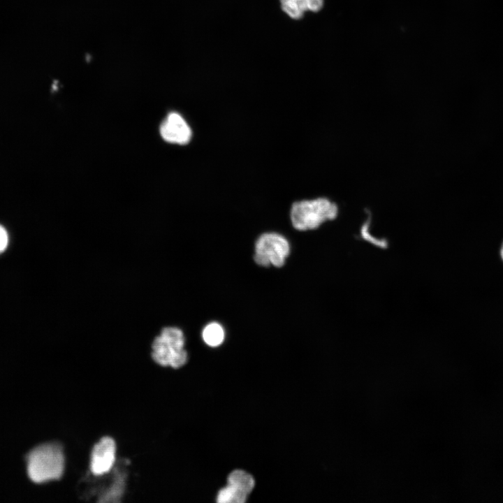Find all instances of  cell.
Returning <instances> with one entry per match:
<instances>
[{
    "instance_id": "obj_3",
    "label": "cell",
    "mask_w": 503,
    "mask_h": 503,
    "mask_svg": "<svg viewBox=\"0 0 503 503\" xmlns=\"http://www.w3.org/2000/svg\"><path fill=\"white\" fill-rule=\"evenodd\" d=\"M337 207L335 203L324 198L304 200L293 203L291 221L298 231L313 230L322 224L335 219Z\"/></svg>"
},
{
    "instance_id": "obj_1",
    "label": "cell",
    "mask_w": 503,
    "mask_h": 503,
    "mask_svg": "<svg viewBox=\"0 0 503 503\" xmlns=\"http://www.w3.org/2000/svg\"><path fill=\"white\" fill-rule=\"evenodd\" d=\"M26 460L27 474L34 483H42L62 476L64 456L58 443H46L34 448Z\"/></svg>"
},
{
    "instance_id": "obj_13",
    "label": "cell",
    "mask_w": 503,
    "mask_h": 503,
    "mask_svg": "<svg viewBox=\"0 0 503 503\" xmlns=\"http://www.w3.org/2000/svg\"><path fill=\"white\" fill-rule=\"evenodd\" d=\"M500 256H501V258H502V261H503V242H502V246H501V248H500Z\"/></svg>"
},
{
    "instance_id": "obj_9",
    "label": "cell",
    "mask_w": 503,
    "mask_h": 503,
    "mask_svg": "<svg viewBox=\"0 0 503 503\" xmlns=\"http://www.w3.org/2000/svg\"><path fill=\"white\" fill-rule=\"evenodd\" d=\"M282 10L291 18L298 20L307 10V0H280Z\"/></svg>"
},
{
    "instance_id": "obj_8",
    "label": "cell",
    "mask_w": 503,
    "mask_h": 503,
    "mask_svg": "<svg viewBox=\"0 0 503 503\" xmlns=\"http://www.w3.org/2000/svg\"><path fill=\"white\" fill-rule=\"evenodd\" d=\"M225 331L223 326L217 322H211L203 329L202 338L210 347H218L224 340Z\"/></svg>"
},
{
    "instance_id": "obj_11",
    "label": "cell",
    "mask_w": 503,
    "mask_h": 503,
    "mask_svg": "<svg viewBox=\"0 0 503 503\" xmlns=\"http://www.w3.org/2000/svg\"><path fill=\"white\" fill-rule=\"evenodd\" d=\"M8 242V235L6 230L0 225V254L5 251Z\"/></svg>"
},
{
    "instance_id": "obj_4",
    "label": "cell",
    "mask_w": 503,
    "mask_h": 503,
    "mask_svg": "<svg viewBox=\"0 0 503 503\" xmlns=\"http://www.w3.org/2000/svg\"><path fill=\"white\" fill-rule=\"evenodd\" d=\"M290 253V245L285 237L277 233H265L255 243L254 259L259 265L283 266Z\"/></svg>"
},
{
    "instance_id": "obj_6",
    "label": "cell",
    "mask_w": 503,
    "mask_h": 503,
    "mask_svg": "<svg viewBox=\"0 0 503 503\" xmlns=\"http://www.w3.org/2000/svg\"><path fill=\"white\" fill-rule=\"evenodd\" d=\"M116 445L109 437H103L94 447L91 458V470L96 475L108 472L115 460Z\"/></svg>"
},
{
    "instance_id": "obj_10",
    "label": "cell",
    "mask_w": 503,
    "mask_h": 503,
    "mask_svg": "<svg viewBox=\"0 0 503 503\" xmlns=\"http://www.w3.org/2000/svg\"><path fill=\"white\" fill-rule=\"evenodd\" d=\"M247 495L227 484L226 487L218 492L217 502L219 503H244L247 500Z\"/></svg>"
},
{
    "instance_id": "obj_7",
    "label": "cell",
    "mask_w": 503,
    "mask_h": 503,
    "mask_svg": "<svg viewBox=\"0 0 503 503\" xmlns=\"http://www.w3.org/2000/svg\"><path fill=\"white\" fill-rule=\"evenodd\" d=\"M227 484L248 495L253 490L255 481L250 474L244 470L236 469L228 475Z\"/></svg>"
},
{
    "instance_id": "obj_12",
    "label": "cell",
    "mask_w": 503,
    "mask_h": 503,
    "mask_svg": "<svg viewBox=\"0 0 503 503\" xmlns=\"http://www.w3.org/2000/svg\"><path fill=\"white\" fill-rule=\"evenodd\" d=\"M323 0H307V10L316 12L323 6Z\"/></svg>"
},
{
    "instance_id": "obj_5",
    "label": "cell",
    "mask_w": 503,
    "mask_h": 503,
    "mask_svg": "<svg viewBox=\"0 0 503 503\" xmlns=\"http://www.w3.org/2000/svg\"><path fill=\"white\" fill-rule=\"evenodd\" d=\"M159 131L165 141L182 145L189 143L192 136L189 125L180 114L175 112L166 116L161 124Z\"/></svg>"
},
{
    "instance_id": "obj_2",
    "label": "cell",
    "mask_w": 503,
    "mask_h": 503,
    "mask_svg": "<svg viewBox=\"0 0 503 503\" xmlns=\"http://www.w3.org/2000/svg\"><path fill=\"white\" fill-rule=\"evenodd\" d=\"M183 330L177 326H166L161 328L152 342V359L162 366L178 368L187 361Z\"/></svg>"
}]
</instances>
